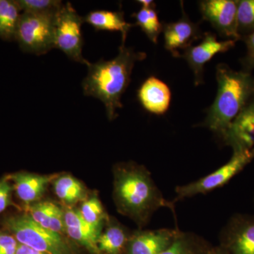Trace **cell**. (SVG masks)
<instances>
[{"label":"cell","instance_id":"obj_1","mask_svg":"<svg viewBox=\"0 0 254 254\" xmlns=\"http://www.w3.org/2000/svg\"><path fill=\"white\" fill-rule=\"evenodd\" d=\"M113 198L120 213L134 220L140 227L150 221L162 208L175 213V204L165 199L145 167L132 162L119 163L114 168Z\"/></svg>","mask_w":254,"mask_h":254},{"label":"cell","instance_id":"obj_2","mask_svg":"<svg viewBox=\"0 0 254 254\" xmlns=\"http://www.w3.org/2000/svg\"><path fill=\"white\" fill-rule=\"evenodd\" d=\"M145 58V53L135 51L122 43L114 59L100 60L87 66L88 74L82 83L83 94L100 100L109 120H115L118 117L117 110L123 107L122 96L131 82L135 64Z\"/></svg>","mask_w":254,"mask_h":254},{"label":"cell","instance_id":"obj_3","mask_svg":"<svg viewBox=\"0 0 254 254\" xmlns=\"http://www.w3.org/2000/svg\"><path fill=\"white\" fill-rule=\"evenodd\" d=\"M215 76L218 92L202 125L221 139L230 124L254 96V76L222 63L216 66Z\"/></svg>","mask_w":254,"mask_h":254},{"label":"cell","instance_id":"obj_4","mask_svg":"<svg viewBox=\"0 0 254 254\" xmlns=\"http://www.w3.org/2000/svg\"><path fill=\"white\" fill-rule=\"evenodd\" d=\"M4 225L21 245L48 254H76L73 246L64 237L43 228L28 213L5 219Z\"/></svg>","mask_w":254,"mask_h":254},{"label":"cell","instance_id":"obj_5","mask_svg":"<svg viewBox=\"0 0 254 254\" xmlns=\"http://www.w3.org/2000/svg\"><path fill=\"white\" fill-rule=\"evenodd\" d=\"M254 159V148L245 151L233 152L230 160L213 173L196 181L177 187L176 196L172 202L175 204L180 200L198 194H205L223 187L252 163Z\"/></svg>","mask_w":254,"mask_h":254},{"label":"cell","instance_id":"obj_6","mask_svg":"<svg viewBox=\"0 0 254 254\" xmlns=\"http://www.w3.org/2000/svg\"><path fill=\"white\" fill-rule=\"evenodd\" d=\"M55 16L21 13L15 41L25 53L46 54L55 47Z\"/></svg>","mask_w":254,"mask_h":254},{"label":"cell","instance_id":"obj_7","mask_svg":"<svg viewBox=\"0 0 254 254\" xmlns=\"http://www.w3.org/2000/svg\"><path fill=\"white\" fill-rule=\"evenodd\" d=\"M84 18L78 14L70 2L64 4L55 17V47L69 59L88 66L89 62L82 55L81 26Z\"/></svg>","mask_w":254,"mask_h":254},{"label":"cell","instance_id":"obj_8","mask_svg":"<svg viewBox=\"0 0 254 254\" xmlns=\"http://www.w3.org/2000/svg\"><path fill=\"white\" fill-rule=\"evenodd\" d=\"M219 245L230 254H254V214L232 215L220 230Z\"/></svg>","mask_w":254,"mask_h":254},{"label":"cell","instance_id":"obj_9","mask_svg":"<svg viewBox=\"0 0 254 254\" xmlns=\"http://www.w3.org/2000/svg\"><path fill=\"white\" fill-rule=\"evenodd\" d=\"M238 0H203L199 1L202 18L208 21L226 40L240 41L237 31Z\"/></svg>","mask_w":254,"mask_h":254},{"label":"cell","instance_id":"obj_10","mask_svg":"<svg viewBox=\"0 0 254 254\" xmlns=\"http://www.w3.org/2000/svg\"><path fill=\"white\" fill-rule=\"evenodd\" d=\"M236 42L231 40L219 41L217 37L210 32L203 34L201 43L195 46L190 47L184 50L180 58L186 60L194 76L195 86H200L204 82L205 65L215 55L228 51L235 46Z\"/></svg>","mask_w":254,"mask_h":254},{"label":"cell","instance_id":"obj_11","mask_svg":"<svg viewBox=\"0 0 254 254\" xmlns=\"http://www.w3.org/2000/svg\"><path fill=\"white\" fill-rule=\"evenodd\" d=\"M182 1V16L175 22L163 24V33L165 49L175 58H180V50H187L195 41L203 38L199 26L188 17Z\"/></svg>","mask_w":254,"mask_h":254},{"label":"cell","instance_id":"obj_12","mask_svg":"<svg viewBox=\"0 0 254 254\" xmlns=\"http://www.w3.org/2000/svg\"><path fill=\"white\" fill-rule=\"evenodd\" d=\"M221 141L233 152L254 148V95L230 124Z\"/></svg>","mask_w":254,"mask_h":254},{"label":"cell","instance_id":"obj_13","mask_svg":"<svg viewBox=\"0 0 254 254\" xmlns=\"http://www.w3.org/2000/svg\"><path fill=\"white\" fill-rule=\"evenodd\" d=\"M180 231L177 227L133 232L126 254H161L173 243Z\"/></svg>","mask_w":254,"mask_h":254},{"label":"cell","instance_id":"obj_14","mask_svg":"<svg viewBox=\"0 0 254 254\" xmlns=\"http://www.w3.org/2000/svg\"><path fill=\"white\" fill-rule=\"evenodd\" d=\"M65 233L73 242L86 249L91 254H100L98 237L103 229L90 225L82 218L79 210L68 208L64 210Z\"/></svg>","mask_w":254,"mask_h":254},{"label":"cell","instance_id":"obj_15","mask_svg":"<svg viewBox=\"0 0 254 254\" xmlns=\"http://www.w3.org/2000/svg\"><path fill=\"white\" fill-rule=\"evenodd\" d=\"M138 98L147 112L162 115L170 108L171 91L165 82L151 76L142 83L138 91Z\"/></svg>","mask_w":254,"mask_h":254},{"label":"cell","instance_id":"obj_16","mask_svg":"<svg viewBox=\"0 0 254 254\" xmlns=\"http://www.w3.org/2000/svg\"><path fill=\"white\" fill-rule=\"evenodd\" d=\"M59 175H41L38 174L19 173L11 176L14 190L20 200L27 206L41 200L50 182Z\"/></svg>","mask_w":254,"mask_h":254},{"label":"cell","instance_id":"obj_17","mask_svg":"<svg viewBox=\"0 0 254 254\" xmlns=\"http://www.w3.org/2000/svg\"><path fill=\"white\" fill-rule=\"evenodd\" d=\"M131 234L115 220H108L97 242L100 254H126Z\"/></svg>","mask_w":254,"mask_h":254},{"label":"cell","instance_id":"obj_18","mask_svg":"<svg viewBox=\"0 0 254 254\" xmlns=\"http://www.w3.org/2000/svg\"><path fill=\"white\" fill-rule=\"evenodd\" d=\"M84 22L91 25L97 31L120 32L123 44H125L127 33L133 26L131 23L125 21V15L121 11L95 10L86 15Z\"/></svg>","mask_w":254,"mask_h":254},{"label":"cell","instance_id":"obj_19","mask_svg":"<svg viewBox=\"0 0 254 254\" xmlns=\"http://www.w3.org/2000/svg\"><path fill=\"white\" fill-rule=\"evenodd\" d=\"M53 182L55 194L68 208L88 198L85 187L71 175H59Z\"/></svg>","mask_w":254,"mask_h":254},{"label":"cell","instance_id":"obj_20","mask_svg":"<svg viewBox=\"0 0 254 254\" xmlns=\"http://www.w3.org/2000/svg\"><path fill=\"white\" fill-rule=\"evenodd\" d=\"M213 247L200 235L180 231L173 243L161 254H208Z\"/></svg>","mask_w":254,"mask_h":254},{"label":"cell","instance_id":"obj_21","mask_svg":"<svg viewBox=\"0 0 254 254\" xmlns=\"http://www.w3.org/2000/svg\"><path fill=\"white\" fill-rule=\"evenodd\" d=\"M21 9L16 0H0V38L15 41Z\"/></svg>","mask_w":254,"mask_h":254},{"label":"cell","instance_id":"obj_22","mask_svg":"<svg viewBox=\"0 0 254 254\" xmlns=\"http://www.w3.org/2000/svg\"><path fill=\"white\" fill-rule=\"evenodd\" d=\"M132 16L136 19V26L146 35L152 43H158L159 36L163 32V24L159 20L158 11L155 7L150 9L141 8Z\"/></svg>","mask_w":254,"mask_h":254},{"label":"cell","instance_id":"obj_23","mask_svg":"<svg viewBox=\"0 0 254 254\" xmlns=\"http://www.w3.org/2000/svg\"><path fill=\"white\" fill-rule=\"evenodd\" d=\"M79 212L85 221L98 228L103 229L110 220L101 201L95 195L83 200Z\"/></svg>","mask_w":254,"mask_h":254},{"label":"cell","instance_id":"obj_24","mask_svg":"<svg viewBox=\"0 0 254 254\" xmlns=\"http://www.w3.org/2000/svg\"><path fill=\"white\" fill-rule=\"evenodd\" d=\"M22 12L55 16L63 7L60 0H16Z\"/></svg>","mask_w":254,"mask_h":254},{"label":"cell","instance_id":"obj_25","mask_svg":"<svg viewBox=\"0 0 254 254\" xmlns=\"http://www.w3.org/2000/svg\"><path fill=\"white\" fill-rule=\"evenodd\" d=\"M28 215L36 223L50 230L52 220L61 210L58 205L50 201L37 202L27 207Z\"/></svg>","mask_w":254,"mask_h":254},{"label":"cell","instance_id":"obj_26","mask_svg":"<svg viewBox=\"0 0 254 254\" xmlns=\"http://www.w3.org/2000/svg\"><path fill=\"white\" fill-rule=\"evenodd\" d=\"M237 31L241 40L254 31V0H238Z\"/></svg>","mask_w":254,"mask_h":254},{"label":"cell","instance_id":"obj_27","mask_svg":"<svg viewBox=\"0 0 254 254\" xmlns=\"http://www.w3.org/2000/svg\"><path fill=\"white\" fill-rule=\"evenodd\" d=\"M247 46V53L241 60L243 71L252 73L254 68V31L242 38Z\"/></svg>","mask_w":254,"mask_h":254},{"label":"cell","instance_id":"obj_28","mask_svg":"<svg viewBox=\"0 0 254 254\" xmlns=\"http://www.w3.org/2000/svg\"><path fill=\"white\" fill-rule=\"evenodd\" d=\"M18 245L13 235L0 232V254H16Z\"/></svg>","mask_w":254,"mask_h":254},{"label":"cell","instance_id":"obj_29","mask_svg":"<svg viewBox=\"0 0 254 254\" xmlns=\"http://www.w3.org/2000/svg\"><path fill=\"white\" fill-rule=\"evenodd\" d=\"M11 190L12 187L8 179L0 180V213L11 204Z\"/></svg>","mask_w":254,"mask_h":254},{"label":"cell","instance_id":"obj_30","mask_svg":"<svg viewBox=\"0 0 254 254\" xmlns=\"http://www.w3.org/2000/svg\"><path fill=\"white\" fill-rule=\"evenodd\" d=\"M16 254H48L40 251L34 250L28 246L18 243Z\"/></svg>","mask_w":254,"mask_h":254},{"label":"cell","instance_id":"obj_31","mask_svg":"<svg viewBox=\"0 0 254 254\" xmlns=\"http://www.w3.org/2000/svg\"><path fill=\"white\" fill-rule=\"evenodd\" d=\"M208 254H230L229 252H227V250H225L224 247H222V246L218 245L215 246V247H213V248L211 249L210 252H209Z\"/></svg>","mask_w":254,"mask_h":254},{"label":"cell","instance_id":"obj_32","mask_svg":"<svg viewBox=\"0 0 254 254\" xmlns=\"http://www.w3.org/2000/svg\"><path fill=\"white\" fill-rule=\"evenodd\" d=\"M136 2L141 5V8H145V9L155 7L154 1H152V0H138V1H136Z\"/></svg>","mask_w":254,"mask_h":254}]
</instances>
